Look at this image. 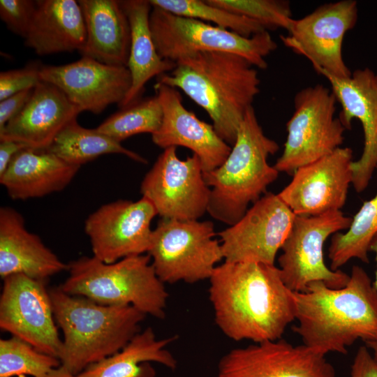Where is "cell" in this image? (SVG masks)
Here are the masks:
<instances>
[{
	"label": "cell",
	"instance_id": "6da1fadb",
	"mask_svg": "<svg viewBox=\"0 0 377 377\" xmlns=\"http://www.w3.org/2000/svg\"><path fill=\"white\" fill-rule=\"evenodd\" d=\"M209 280L215 323L233 341L279 339L295 320L292 291L275 265L224 261Z\"/></svg>",
	"mask_w": 377,
	"mask_h": 377
},
{
	"label": "cell",
	"instance_id": "7a4b0ae2",
	"mask_svg": "<svg viewBox=\"0 0 377 377\" xmlns=\"http://www.w3.org/2000/svg\"><path fill=\"white\" fill-rule=\"evenodd\" d=\"M292 296L297 321L293 330L304 345L318 353L346 354L357 340L377 337V290L360 266L352 267L343 288L316 281Z\"/></svg>",
	"mask_w": 377,
	"mask_h": 377
},
{
	"label": "cell",
	"instance_id": "3957f363",
	"mask_svg": "<svg viewBox=\"0 0 377 377\" xmlns=\"http://www.w3.org/2000/svg\"><path fill=\"white\" fill-rule=\"evenodd\" d=\"M156 82L182 90L200 106L218 135L231 147L247 110L260 93L257 68L227 52H198L181 58Z\"/></svg>",
	"mask_w": 377,
	"mask_h": 377
},
{
	"label": "cell",
	"instance_id": "277c9868",
	"mask_svg": "<svg viewBox=\"0 0 377 377\" xmlns=\"http://www.w3.org/2000/svg\"><path fill=\"white\" fill-rule=\"evenodd\" d=\"M49 293L64 334L58 359L75 376L123 348L141 330L146 317L132 306L101 304L67 294L59 286Z\"/></svg>",
	"mask_w": 377,
	"mask_h": 377
},
{
	"label": "cell",
	"instance_id": "5b68a950",
	"mask_svg": "<svg viewBox=\"0 0 377 377\" xmlns=\"http://www.w3.org/2000/svg\"><path fill=\"white\" fill-rule=\"evenodd\" d=\"M279 146L266 136L250 107L239 126L235 143L224 162L214 170L204 172L210 188L207 212L228 226L237 222L253 204L267 193L279 171L267 158Z\"/></svg>",
	"mask_w": 377,
	"mask_h": 377
},
{
	"label": "cell",
	"instance_id": "8992f818",
	"mask_svg": "<svg viewBox=\"0 0 377 377\" xmlns=\"http://www.w3.org/2000/svg\"><path fill=\"white\" fill-rule=\"evenodd\" d=\"M69 275L59 288L71 295L104 305L132 306L158 319L165 316L168 293L148 254L105 263L82 256L68 263Z\"/></svg>",
	"mask_w": 377,
	"mask_h": 377
},
{
	"label": "cell",
	"instance_id": "52a82bcc",
	"mask_svg": "<svg viewBox=\"0 0 377 377\" xmlns=\"http://www.w3.org/2000/svg\"><path fill=\"white\" fill-rule=\"evenodd\" d=\"M149 26L159 55L175 62L198 52H227L242 57L256 68L265 70L267 68L265 57L277 47L268 31L247 38L157 7L152 6Z\"/></svg>",
	"mask_w": 377,
	"mask_h": 377
},
{
	"label": "cell",
	"instance_id": "ba28073f",
	"mask_svg": "<svg viewBox=\"0 0 377 377\" xmlns=\"http://www.w3.org/2000/svg\"><path fill=\"white\" fill-rule=\"evenodd\" d=\"M210 221L161 219L152 230L147 254L164 283H194L209 279L223 260Z\"/></svg>",
	"mask_w": 377,
	"mask_h": 377
},
{
	"label": "cell",
	"instance_id": "9c48e42d",
	"mask_svg": "<svg viewBox=\"0 0 377 377\" xmlns=\"http://www.w3.org/2000/svg\"><path fill=\"white\" fill-rule=\"evenodd\" d=\"M337 102L332 90L319 84L295 94L283 151L274 165L276 170L293 174L340 147L346 128L334 117Z\"/></svg>",
	"mask_w": 377,
	"mask_h": 377
},
{
	"label": "cell",
	"instance_id": "30bf717a",
	"mask_svg": "<svg viewBox=\"0 0 377 377\" xmlns=\"http://www.w3.org/2000/svg\"><path fill=\"white\" fill-rule=\"evenodd\" d=\"M352 218L340 210L315 216L295 215L291 230L278 258L282 280L292 292H304L313 282L320 281L331 288H341L350 275L329 268L324 260L327 239L347 230Z\"/></svg>",
	"mask_w": 377,
	"mask_h": 377
},
{
	"label": "cell",
	"instance_id": "8fae6325",
	"mask_svg": "<svg viewBox=\"0 0 377 377\" xmlns=\"http://www.w3.org/2000/svg\"><path fill=\"white\" fill-rule=\"evenodd\" d=\"M203 173L196 155L181 159L177 147L166 148L145 175L142 196L161 219L198 220L207 212L209 200L210 188Z\"/></svg>",
	"mask_w": 377,
	"mask_h": 377
},
{
	"label": "cell",
	"instance_id": "7c38bea8",
	"mask_svg": "<svg viewBox=\"0 0 377 377\" xmlns=\"http://www.w3.org/2000/svg\"><path fill=\"white\" fill-rule=\"evenodd\" d=\"M357 3L341 0L324 3L304 17L293 19L282 43L296 54L309 59L314 69L340 78L352 73L342 56L346 34L356 24Z\"/></svg>",
	"mask_w": 377,
	"mask_h": 377
},
{
	"label": "cell",
	"instance_id": "4fadbf2b",
	"mask_svg": "<svg viewBox=\"0 0 377 377\" xmlns=\"http://www.w3.org/2000/svg\"><path fill=\"white\" fill-rule=\"evenodd\" d=\"M46 283L21 274L4 278L0 327L37 350L58 358L62 340Z\"/></svg>",
	"mask_w": 377,
	"mask_h": 377
},
{
	"label": "cell",
	"instance_id": "5bb4252c",
	"mask_svg": "<svg viewBox=\"0 0 377 377\" xmlns=\"http://www.w3.org/2000/svg\"><path fill=\"white\" fill-rule=\"evenodd\" d=\"M295 217L278 194L267 192L237 222L219 232L224 261L274 265Z\"/></svg>",
	"mask_w": 377,
	"mask_h": 377
},
{
	"label": "cell",
	"instance_id": "9a60e30c",
	"mask_svg": "<svg viewBox=\"0 0 377 377\" xmlns=\"http://www.w3.org/2000/svg\"><path fill=\"white\" fill-rule=\"evenodd\" d=\"M157 215L151 202L142 198L137 201L118 200L101 206L85 221L93 256L105 263L147 253Z\"/></svg>",
	"mask_w": 377,
	"mask_h": 377
},
{
	"label": "cell",
	"instance_id": "2e32d148",
	"mask_svg": "<svg viewBox=\"0 0 377 377\" xmlns=\"http://www.w3.org/2000/svg\"><path fill=\"white\" fill-rule=\"evenodd\" d=\"M326 355L281 338L228 351L215 377H336Z\"/></svg>",
	"mask_w": 377,
	"mask_h": 377
},
{
	"label": "cell",
	"instance_id": "e0dca14e",
	"mask_svg": "<svg viewBox=\"0 0 377 377\" xmlns=\"http://www.w3.org/2000/svg\"><path fill=\"white\" fill-rule=\"evenodd\" d=\"M353 151L339 147L332 153L297 169L278 194L297 216L339 211L353 182Z\"/></svg>",
	"mask_w": 377,
	"mask_h": 377
},
{
	"label": "cell",
	"instance_id": "ac0fdd59",
	"mask_svg": "<svg viewBox=\"0 0 377 377\" xmlns=\"http://www.w3.org/2000/svg\"><path fill=\"white\" fill-rule=\"evenodd\" d=\"M40 80L59 88L81 112L101 114L109 105H119L131 86L127 66H112L82 57L62 65H41Z\"/></svg>",
	"mask_w": 377,
	"mask_h": 377
},
{
	"label": "cell",
	"instance_id": "d6986e66",
	"mask_svg": "<svg viewBox=\"0 0 377 377\" xmlns=\"http://www.w3.org/2000/svg\"><path fill=\"white\" fill-rule=\"evenodd\" d=\"M318 73L330 83L332 91L342 110L339 118L346 129L358 119L364 132V144L360 158L352 163V184L357 193L366 189L377 165V84L375 73L368 68L357 69L346 78L325 71Z\"/></svg>",
	"mask_w": 377,
	"mask_h": 377
},
{
	"label": "cell",
	"instance_id": "ffe728a7",
	"mask_svg": "<svg viewBox=\"0 0 377 377\" xmlns=\"http://www.w3.org/2000/svg\"><path fill=\"white\" fill-rule=\"evenodd\" d=\"M154 89L163 109V119L158 130L151 135L153 142L163 149L179 146L189 149L198 157L204 172L221 165L232 147L213 125L187 110L175 88L156 82Z\"/></svg>",
	"mask_w": 377,
	"mask_h": 377
},
{
	"label": "cell",
	"instance_id": "44dd1931",
	"mask_svg": "<svg viewBox=\"0 0 377 377\" xmlns=\"http://www.w3.org/2000/svg\"><path fill=\"white\" fill-rule=\"evenodd\" d=\"M80 112L59 88L41 80L24 108L0 131V140H15L29 149L46 150Z\"/></svg>",
	"mask_w": 377,
	"mask_h": 377
},
{
	"label": "cell",
	"instance_id": "7402d4cb",
	"mask_svg": "<svg viewBox=\"0 0 377 377\" xmlns=\"http://www.w3.org/2000/svg\"><path fill=\"white\" fill-rule=\"evenodd\" d=\"M64 263L36 234L29 232L15 209H0V276L21 274L47 283L52 276L68 271Z\"/></svg>",
	"mask_w": 377,
	"mask_h": 377
},
{
	"label": "cell",
	"instance_id": "603a6c76",
	"mask_svg": "<svg viewBox=\"0 0 377 377\" xmlns=\"http://www.w3.org/2000/svg\"><path fill=\"white\" fill-rule=\"evenodd\" d=\"M86 28V40L78 52L101 63L127 66L131 32L120 1L79 0Z\"/></svg>",
	"mask_w": 377,
	"mask_h": 377
},
{
	"label": "cell",
	"instance_id": "cb8c5ba5",
	"mask_svg": "<svg viewBox=\"0 0 377 377\" xmlns=\"http://www.w3.org/2000/svg\"><path fill=\"white\" fill-rule=\"evenodd\" d=\"M80 168L47 150L26 148L0 175V183L13 200L40 198L65 188Z\"/></svg>",
	"mask_w": 377,
	"mask_h": 377
},
{
	"label": "cell",
	"instance_id": "d4e9b609",
	"mask_svg": "<svg viewBox=\"0 0 377 377\" xmlns=\"http://www.w3.org/2000/svg\"><path fill=\"white\" fill-rule=\"evenodd\" d=\"M86 40L78 1L38 0L24 44L40 56L80 51Z\"/></svg>",
	"mask_w": 377,
	"mask_h": 377
},
{
	"label": "cell",
	"instance_id": "484cf974",
	"mask_svg": "<svg viewBox=\"0 0 377 377\" xmlns=\"http://www.w3.org/2000/svg\"><path fill=\"white\" fill-rule=\"evenodd\" d=\"M128 17L131 32V47L127 68L131 76V86L119 105L124 108L140 99L145 84L152 77L172 71L176 62L163 59L156 48L149 26L152 6L149 0L120 1Z\"/></svg>",
	"mask_w": 377,
	"mask_h": 377
},
{
	"label": "cell",
	"instance_id": "4316f807",
	"mask_svg": "<svg viewBox=\"0 0 377 377\" xmlns=\"http://www.w3.org/2000/svg\"><path fill=\"white\" fill-rule=\"evenodd\" d=\"M176 337L158 339L153 329L140 330L117 353L89 365L76 377H154V362L175 369L177 360L165 348Z\"/></svg>",
	"mask_w": 377,
	"mask_h": 377
},
{
	"label": "cell",
	"instance_id": "83f0119b",
	"mask_svg": "<svg viewBox=\"0 0 377 377\" xmlns=\"http://www.w3.org/2000/svg\"><path fill=\"white\" fill-rule=\"evenodd\" d=\"M46 150L70 164L80 167L98 156L110 154H122L142 163L147 162L138 153L126 149L96 128L82 126L77 119L64 126Z\"/></svg>",
	"mask_w": 377,
	"mask_h": 377
},
{
	"label": "cell",
	"instance_id": "f1b7e54d",
	"mask_svg": "<svg viewBox=\"0 0 377 377\" xmlns=\"http://www.w3.org/2000/svg\"><path fill=\"white\" fill-rule=\"evenodd\" d=\"M376 235L377 193L363 203L346 232L332 235L328 252L330 269L339 270L353 258L368 263L370 245Z\"/></svg>",
	"mask_w": 377,
	"mask_h": 377
},
{
	"label": "cell",
	"instance_id": "f546056e",
	"mask_svg": "<svg viewBox=\"0 0 377 377\" xmlns=\"http://www.w3.org/2000/svg\"><path fill=\"white\" fill-rule=\"evenodd\" d=\"M163 119V109L156 95L141 98L120 108L96 128L120 142L134 135L156 133Z\"/></svg>",
	"mask_w": 377,
	"mask_h": 377
},
{
	"label": "cell",
	"instance_id": "4dcf8cb0",
	"mask_svg": "<svg viewBox=\"0 0 377 377\" xmlns=\"http://www.w3.org/2000/svg\"><path fill=\"white\" fill-rule=\"evenodd\" d=\"M153 7L177 15L212 22L244 37L267 31L258 22L209 3L206 0H149Z\"/></svg>",
	"mask_w": 377,
	"mask_h": 377
},
{
	"label": "cell",
	"instance_id": "1f68e13d",
	"mask_svg": "<svg viewBox=\"0 0 377 377\" xmlns=\"http://www.w3.org/2000/svg\"><path fill=\"white\" fill-rule=\"evenodd\" d=\"M60 365L58 358L37 350L17 337L0 339V377H44Z\"/></svg>",
	"mask_w": 377,
	"mask_h": 377
},
{
	"label": "cell",
	"instance_id": "d6a6232c",
	"mask_svg": "<svg viewBox=\"0 0 377 377\" xmlns=\"http://www.w3.org/2000/svg\"><path fill=\"white\" fill-rule=\"evenodd\" d=\"M209 3L260 24L267 31L288 30L292 22L289 1L282 0H206Z\"/></svg>",
	"mask_w": 377,
	"mask_h": 377
},
{
	"label": "cell",
	"instance_id": "836d02e7",
	"mask_svg": "<svg viewBox=\"0 0 377 377\" xmlns=\"http://www.w3.org/2000/svg\"><path fill=\"white\" fill-rule=\"evenodd\" d=\"M36 1L1 0L0 17L13 34L27 37L36 10Z\"/></svg>",
	"mask_w": 377,
	"mask_h": 377
},
{
	"label": "cell",
	"instance_id": "e575fe53",
	"mask_svg": "<svg viewBox=\"0 0 377 377\" xmlns=\"http://www.w3.org/2000/svg\"><path fill=\"white\" fill-rule=\"evenodd\" d=\"M41 65L31 64L23 68L0 73V101L22 91L32 89L40 82Z\"/></svg>",
	"mask_w": 377,
	"mask_h": 377
},
{
	"label": "cell",
	"instance_id": "d590c367",
	"mask_svg": "<svg viewBox=\"0 0 377 377\" xmlns=\"http://www.w3.org/2000/svg\"><path fill=\"white\" fill-rule=\"evenodd\" d=\"M33 91L28 89L0 101V131L24 108Z\"/></svg>",
	"mask_w": 377,
	"mask_h": 377
},
{
	"label": "cell",
	"instance_id": "8d00e7d4",
	"mask_svg": "<svg viewBox=\"0 0 377 377\" xmlns=\"http://www.w3.org/2000/svg\"><path fill=\"white\" fill-rule=\"evenodd\" d=\"M350 377H377V360L366 346H360L355 355Z\"/></svg>",
	"mask_w": 377,
	"mask_h": 377
},
{
	"label": "cell",
	"instance_id": "74e56055",
	"mask_svg": "<svg viewBox=\"0 0 377 377\" xmlns=\"http://www.w3.org/2000/svg\"><path fill=\"white\" fill-rule=\"evenodd\" d=\"M26 148L28 147L25 145L15 140H0V175L6 171L15 156Z\"/></svg>",
	"mask_w": 377,
	"mask_h": 377
},
{
	"label": "cell",
	"instance_id": "f35d334b",
	"mask_svg": "<svg viewBox=\"0 0 377 377\" xmlns=\"http://www.w3.org/2000/svg\"><path fill=\"white\" fill-rule=\"evenodd\" d=\"M44 377H76L68 369L61 364L52 369Z\"/></svg>",
	"mask_w": 377,
	"mask_h": 377
},
{
	"label": "cell",
	"instance_id": "ab89813d",
	"mask_svg": "<svg viewBox=\"0 0 377 377\" xmlns=\"http://www.w3.org/2000/svg\"><path fill=\"white\" fill-rule=\"evenodd\" d=\"M370 251H373L376 256V269L375 281L373 282V285L374 288H376V290H377V235L374 237L373 241L371 243Z\"/></svg>",
	"mask_w": 377,
	"mask_h": 377
},
{
	"label": "cell",
	"instance_id": "60d3db41",
	"mask_svg": "<svg viewBox=\"0 0 377 377\" xmlns=\"http://www.w3.org/2000/svg\"><path fill=\"white\" fill-rule=\"evenodd\" d=\"M365 346L369 349V350L372 351V355L377 360V337L366 341Z\"/></svg>",
	"mask_w": 377,
	"mask_h": 377
},
{
	"label": "cell",
	"instance_id": "b9f144b4",
	"mask_svg": "<svg viewBox=\"0 0 377 377\" xmlns=\"http://www.w3.org/2000/svg\"><path fill=\"white\" fill-rule=\"evenodd\" d=\"M375 78H376V84H377V73L375 74Z\"/></svg>",
	"mask_w": 377,
	"mask_h": 377
}]
</instances>
